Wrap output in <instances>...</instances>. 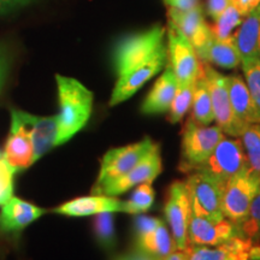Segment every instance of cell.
<instances>
[{
	"label": "cell",
	"mask_w": 260,
	"mask_h": 260,
	"mask_svg": "<svg viewBox=\"0 0 260 260\" xmlns=\"http://www.w3.org/2000/svg\"><path fill=\"white\" fill-rule=\"evenodd\" d=\"M167 29L155 24L147 30L129 35L116 45L113 67L117 82L112 90L110 106H116L144 87L168 61Z\"/></svg>",
	"instance_id": "6da1fadb"
},
{
	"label": "cell",
	"mask_w": 260,
	"mask_h": 260,
	"mask_svg": "<svg viewBox=\"0 0 260 260\" xmlns=\"http://www.w3.org/2000/svg\"><path fill=\"white\" fill-rule=\"evenodd\" d=\"M59 100L56 147L65 144L88 122L93 109V93L73 77L56 75Z\"/></svg>",
	"instance_id": "7a4b0ae2"
},
{
	"label": "cell",
	"mask_w": 260,
	"mask_h": 260,
	"mask_svg": "<svg viewBox=\"0 0 260 260\" xmlns=\"http://www.w3.org/2000/svg\"><path fill=\"white\" fill-rule=\"evenodd\" d=\"M193 170L209 175L223 186L233 178L246 174L248 161L241 139L224 135L209 159Z\"/></svg>",
	"instance_id": "3957f363"
},
{
	"label": "cell",
	"mask_w": 260,
	"mask_h": 260,
	"mask_svg": "<svg viewBox=\"0 0 260 260\" xmlns=\"http://www.w3.org/2000/svg\"><path fill=\"white\" fill-rule=\"evenodd\" d=\"M155 142L149 138H145L135 144L124 147L112 148L104 155L99 176L94 184L92 193L96 194L102 188L109 186L124 176L125 174L136 167V164L154 147Z\"/></svg>",
	"instance_id": "277c9868"
},
{
	"label": "cell",
	"mask_w": 260,
	"mask_h": 260,
	"mask_svg": "<svg viewBox=\"0 0 260 260\" xmlns=\"http://www.w3.org/2000/svg\"><path fill=\"white\" fill-rule=\"evenodd\" d=\"M186 186L189 194L191 212L210 220H222L223 188L224 186L209 175L194 171L188 177Z\"/></svg>",
	"instance_id": "5b68a950"
},
{
	"label": "cell",
	"mask_w": 260,
	"mask_h": 260,
	"mask_svg": "<svg viewBox=\"0 0 260 260\" xmlns=\"http://www.w3.org/2000/svg\"><path fill=\"white\" fill-rule=\"evenodd\" d=\"M169 67L176 76L178 84L195 83L203 70L194 47L171 22L168 24Z\"/></svg>",
	"instance_id": "8992f818"
},
{
	"label": "cell",
	"mask_w": 260,
	"mask_h": 260,
	"mask_svg": "<svg viewBox=\"0 0 260 260\" xmlns=\"http://www.w3.org/2000/svg\"><path fill=\"white\" fill-rule=\"evenodd\" d=\"M203 71L209 87L212 102L214 121L224 134L240 138L242 128L236 122L229 98V76H224L206 61H203Z\"/></svg>",
	"instance_id": "52a82bcc"
},
{
	"label": "cell",
	"mask_w": 260,
	"mask_h": 260,
	"mask_svg": "<svg viewBox=\"0 0 260 260\" xmlns=\"http://www.w3.org/2000/svg\"><path fill=\"white\" fill-rule=\"evenodd\" d=\"M223 138L224 133L218 125H204L193 118L188 119L182 139L183 157L188 168L195 169L206 161Z\"/></svg>",
	"instance_id": "ba28073f"
},
{
	"label": "cell",
	"mask_w": 260,
	"mask_h": 260,
	"mask_svg": "<svg viewBox=\"0 0 260 260\" xmlns=\"http://www.w3.org/2000/svg\"><path fill=\"white\" fill-rule=\"evenodd\" d=\"M164 212L177 251H187L189 247L188 228L191 217V205L184 182L176 181L171 184Z\"/></svg>",
	"instance_id": "9c48e42d"
},
{
	"label": "cell",
	"mask_w": 260,
	"mask_h": 260,
	"mask_svg": "<svg viewBox=\"0 0 260 260\" xmlns=\"http://www.w3.org/2000/svg\"><path fill=\"white\" fill-rule=\"evenodd\" d=\"M259 187V182L248 172L226 182L223 188L222 201L224 217L241 225L248 218L251 205Z\"/></svg>",
	"instance_id": "30bf717a"
},
{
	"label": "cell",
	"mask_w": 260,
	"mask_h": 260,
	"mask_svg": "<svg viewBox=\"0 0 260 260\" xmlns=\"http://www.w3.org/2000/svg\"><path fill=\"white\" fill-rule=\"evenodd\" d=\"M187 254L188 260H260V246L237 236L217 246H189Z\"/></svg>",
	"instance_id": "8fae6325"
},
{
	"label": "cell",
	"mask_w": 260,
	"mask_h": 260,
	"mask_svg": "<svg viewBox=\"0 0 260 260\" xmlns=\"http://www.w3.org/2000/svg\"><path fill=\"white\" fill-rule=\"evenodd\" d=\"M237 236H245L240 224L228 218L216 222L191 212L188 228L189 246H217Z\"/></svg>",
	"instance_id": "7c38bea8"
},
{
	"label": "cell",
	"mask_w": 260,
	"mask_h": 260,
	"mask_svg": "<svg viewBox=\"0 0 260 260\" xmlns=\"http://www.w3.org/2000/svg\"><path fill=\"white\" fill-rule=\"evenodd\" d=\"M168 15L169 22H171L188 39L201 60L205 51L214 38L212 28L205 21L201 5H198L189 11L169 9Z\"/></svg>",
	"instance_id": "4fadbf2b"
},
{
	"label": "cell",
	"mask_w": 260,
	"mask_h": 260,
	"mask_svg": "<svg viewBox=\"0 0 260 260\" xmlns=\"http://www.w3.org/2000/svg\"><path fill=\"white\" fill-rule=\"evenodd\" d=\"M161 169L162 164L160 148L155 144L154 147L128 174H125L119 180L110 183L109 186L102 188L96 194L107 195V197H117V195L125 193V191L132 189L133 187L139 186L141 183H146V182H151L152 183L160 175Z\"/></svg>",
	"instance_id": "5bb4252c"
},
{
	"label": "cell",
	"mask_w": 260,
	"mask_h": 260,
	"mask_svg": "<svg viewBox=\"0 0 260 260\" xmlns=\"http://www.w3.org/2000/svg\"><path fill=\"white\" fill-rule=\"evenodd\" d=\"M3 153L16 171L27 169L34 162L30 133L15 109L11 110V129Z\"/></svg>",
	"instance_id": "9a60e30c"
},
{
	"label": "cell",
	"mask_w": 260,
	"mask_h": 260,
	"mask_svg": "<svg viewBox=\"0 0 260 260\" xmlns=\"http://www.w3.org/2000/svg\"><path fill=\"white\" fill-rule=\"evenodd\" d=\"M17 113L24 125L30 133L32 151H34V161L40 159L51 148L56 147L57 141V116L40 117L17 110Z\"/></svg>",
	"instance_id": "2e32d148"
},
{
	"label": "cell",
	"mask_w": 260,
	"mask_h": 260,
	"mask_svg": "<svg viewBox=\"0 0 260 260\" xmlns=\"http://www.w3.org/2000/svg\"><path fill=\"white\" fill-rule=\"evenodd\" d=\"M124 201L116 197H107L102 194H93L89 197H81L64 203L53 211L58 214L68 217H86L104 212H123Z\"/></svg>",
	"instance_id": "e0dca14e"
},
{
	"label": "cell",
	"mask_w": 260,
	"mask_h": 260,
	"mask_svg": "<svg viewBox=\"0 0 260 260\" xmlns=\"http://www.w3.org/2000/svg\"><path fill=\"white\" fill-rule=\"evenodd\" d=\"M46 212L18 198H10L2 206L0 212V233H18Z\"/></svg>",
	"instance_id": "ac0fdd59"
},
{
	"label": "cell",
	"mask_w": 260,
	"mask_h": 260,
	"mask_svg": "<svg viewBox=\"0 0 260 260\" xmlns=\"http://www.w3.org/2000/svg\"><path fill=\"white\" fill-rule=\"evenodd\" d=\"M241 63L260 59V5L243 18L234 34Z\"/></svg>",
	"instance_id": "d6986e66"
},
{
	"label": "cell",
	"mask_w": 260,
	"mask_h": 260,
	"mask_svg": "<svg viewBox=\"0 0 260 260\" xmlns=\"http://www.w3.org/2000/svg\"><path fill=\"white\" fill-rule=\"evenodd\" d=\"M178 82L171 68L167 65V69L161 76L155 81L153 88L148 93L141 106V111L145 115H158L169 112L170 106L176 95Z\"/></svg>",
	"instance_id": "ffe728a7"
},
{
	"label": "cell",
	"mask_w": 260,
	"mask_h": 260,
	"mask_svg": "<svg viewBox=\"0 0 260 260\" xmlns=\"http://www.w3.org/2000/svg\"><path fill=\"white\" fill-rule=\"evenodd\" d=\"M229 98L236 122L242 130L246 125L258 123L255 106L246 81L240 76H229Z\"/></svg>",
	"instance_id": "44dd1931"
},
{
	"label": "cell",
	"mask_w": 260,
	"mask_h": 260,
	"mask_svg": "<svg viewBox=\"0 0 260 260\" xmlns=\"http://www.w3.org/2000/svg\"><path fill=\"white\" fill-rule=\"evenodd\" d=\"M138 248L160 260L177 251L174 237H171L167 225L162 222L154 229L138 235Z\"/></svg>",
	"instance_id": "7402d4cb"
},
{
	"label": "cell",
	"mask_w": 260,
	"mask_h": 260,
	"mask_svg": "<svg viewBox=\"0 0 260 260\" xmlns=\"http://www.w3.org/2000/svg\"><path fill=\"white\" fill-rule=\"evenodd\" d=\"M201 60L212 63L224 69H235L241 64V57L237 51L234 37L220 40L214 37L205 51Z\"/></svg>",
	"instance_id": "603a6c76"
},
{
	"label": "cell",
	"mask_w": 260,
	"mask_h": 260,
	"mask_svg": "<svg viewBox=\"0 0 260 260\" xmlns=\"http://www.w3.org/2000/svg\"><path fill=\"white\" fill-rule=\"evenodd\" d=\"M191 107H193L191 118L195 119L198 123L204 125H209L214 121V113L212 102H211L210 90L209 87H207V82L206 79H205L203 70H201V74L198 77L197 82H195Z\"/></svg>",
	"instance_id": "cb8c5ba5"
},
{
	"label": "cell",
	"mask_w": 260,
	"mask_h": 260,
	"mask_svg": "<svg viewBox=\"0 0 260 260\" xmlns=\"http://www.w3.org/2000/svg\"><path fill=\"white\" fill-rule=\"evenodd\" d=\"M240 139L243 144L248 161L247 172L260 183V124L252 123L246 125Z\"/></svg>",
	"instance_id": "d4e9b609"
},
{
	"label": "cell",
	"mask_w": 260,
	"mask_h": 260,
	"mask_svg": "<svg viewBox=\"0 0 260 260\" xmlns=\"http://www.w3.org/2000/svg\"><path fill=\"white\" fill-rule=\"evenodd\" d=\"M243 18H245V16L233 4H230L225 9V11L222 15H219L218 18L214 19L213 27H211L213 35L220 40L233 38L237 28L242 23Z\"/></svg>",
	"instance_id": "484cf974"
},
{
	"label": "cell",
	"mask_w": 260,
	"mask_h": 260,
	"mask_svg": "<svg viewBox=\"0 0 260 260\" xmlns=\"http://www.w3.org/2000/svg\"><path fill=\"white\" fill-rule=\"evenodd\" d=\"M151 182H146L136 186L129 200L124 201L123 212L129 214H141L147 212L154 203L155 193Z\"/></svg>",
	"instance_id": "4316f807"
},
{
	"label": "cell",
	"mask_w": 260,
	"mask_h": 260,
	"mask_svg": "<svg viewBox=\"0 0 260 260\" xmlns=\"http://www.w3.org/2000/svg\"><path fill=\"white\" fill-rule=\"evenodd\" d=\"M194 86L195 83L178 84L176 95L172 100L170 110H169V121L171 123L180 122L190 109L191 103H193Z\"/></svg>",
	"instance_id": "83f0119b"
},
{
	"label": "cell",
	"mask_w": 260,
	"mask_h": 260,
	"mask_svg": "<svg viewBox=\"0 0 260 260\" xmlns=\"http://www.w3.org/2000/svg\"><path fill=\"white\" fill-rule=\"evenodd\" d=\"M93 232L98 243L105 249L115 246V228H113L112 212L96 214L93 223Z\"/></svg>",
	"instance_id": "f1b7e54d"
},
{
	"label": "cell",
	"mask_w": 260,
	"mask_h": 260,
	"mask_svg": "<svg viewBox=\"0 0 260 260\" xmlns=\"http://www.w3.org/2000/svg\"><path fill=\"white\" fill-rule=\"evenodd\" d=\"M245 81L254 103L256 116L260 124V59H253L241 63Z\"/></svg>",
	"instance_id": "f546056e"
},
{
	"label": "cell",
	"mask_w": 260,
	"mask_h": 260,
	"mask_svg": "<svg viewBox=\"0 0 260 260\" xmlns=\"http://www.w3.org/2000/svg\"><path fill=\"white\" fill-rule=\"evenodd\" d=\"M16 171L0 151V206L14 197V176Z\"/></svg>",
	"instance_id": "4dcf8cb0"
},
{
	"label": "cell",
	"mask_w": 260,
	"mask_h": 260,
	"mask_svg": "<svg viewBox=\"0 0 260 260\" xmlns=\"http://www.w3.org/2000/svg\"><path fill=\"white\" fill-rule=\"evenodd\" d=\"M243 235L246 237H255L260 233V187L256 191L251 205L248 218L241 224Z\"/></svg>",
	"instance_id": "1f68e13d"
},
{
	"label": "cell",
	"mask_w": 260,
	"mask_h": 260,
	"mask_svg": "<svg viewBox=\"0 0 260 260\" xmlns=\"http://www.w3.org/2000/svg\"><path fill=\"white\" fill-rule=\"evenodd\" d=\"M161 220L158 218H152V217H147V216H139L136 218V234L138 235H141V234H145L149 232V230L154 229L159 225Z\"/></svg>",
	"instance_id": "d6a6232c"
},
{
	"label": "cell",
	"mask_w": 260,
	"mask_h": 260,
	"mask_svg": "<svg viewBox=\"0 0 260 260\" xmlns=\"http://www.w3.org/2000/svg\"><path fill=\"white\" fill-rule=\"evenodd\" d=\"M230 4H232L230 0H207V11L214 21L225 11V9Z\"/></svg>",
	"instance_id": "836d02e7"
},
{
	"label": "cell",
	"mask_w": 260,
	"mask_h": 260,
	"mask_svg": "<svg viewBox=\"0 0 260 260\" xmlns=\"http://www.w3.org/2000/svg\"><path fill=\"white\" fill-rule=\"evenodd\" d=\"M169 9L177 10V11H189L197 8L199 4V0H164Z\"/></svg>",
	"instance_id": "e575fe53"
},
{
	"label": "cell",
	"mask_w": 260,
	"mask_h": 260,
	"mask_svg": "<svg viewBox=\"0 0 260 260\" xmlns=\"http://www.w3.org/2000/svg\"><path fill=\"white\" fill-rule=\"evenodd\" d=\"M230 2L243 16L249 14L252 10L260 5V0H230Z\"/></svg>",
	"instance_id": "d590c367"
},
{
	"label": "cell",
	"mask_w": 260,
	"mask_h": 260,
	"mask_svg": "<svg viewBox=\"0 0 260 260\" xmlns=\"http://www.w3.org/2000/svg\"><path fill=\"white\" fill-rule=\"evenodd\" d=\"M8 69H9L8 56H6V52L4 48L0 47V90H2L3 86H4L6 75H8Z\"/></svg>",
	"instance_id": "8d00e7d4"
},
{
	"label": "cell",
	"mask_w": 260,
	"mask_h": 260,
	"mask_svg": "<svg viewBox=\"0 0 260 260\" xmlns=\"http://www.w3.org/2000/svg\"><path fill=\"white\" fill-rule=\"evenodd\" d=\"M29 0H0V14L11 11V10L17 9L19 6L27 4Z\"/></svg>",
	"instance_id": "74e56055"
},
{
	"label": "cell",
	"mask_w": 260,
	"mask_h": 260,
	"mask_svg": "<svg viewBox=\"0 0 260 260\" xmlns=\"http://www.w3.org/2000/svg\"><path fill=\"white\" fill-rule=\"evenodd\" d=\"M123 260H160V259L149 255V254H147V253L142 252L141 249L138 248L136 251L132 252L126 256H123Z\"/></svg>",
	"instance_id": "f35d334b"
},
{
	"label": "cell",
	"mask_w": 260,
	"mask_h": 260,
	"mask_svg": "<svg viewBox=\"0 0 260 260\" xmlns=\"http://www.w3.org/2000/svg\"><path fill=\"white\" fill-rule=\"evenodd\" d=\"M162 260H188L187 251H175Z\"/></svg>",
	"instance_id": "ab89813d"
},
{
	"label": "cell",
	"mask_w": 260,
	"mask_h": 260,
	"mask_svg": "<svg viewBox=\"0 0 260 260\" xmlns=\"http://www.w3.org/2000/svg\"><path fill=\"white\" fill-rule=\"evenodd\" d=\"M117 260H123V258H119V259H117Z\"/></svg>",
	"instance_id": "60d3db41"
}]
</instances>
